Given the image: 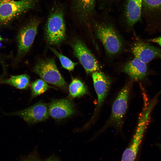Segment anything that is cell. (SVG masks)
<instances>
[{
    "label": "cell",
    "instance_id": "cell-9",
    "mask_svg": "<svg viewBox=\"0 0 161 161\" xmlns=\"http://www.w3.org/2000/svg\"><path fill=\"white\" fill-rule=\"evenodd\" d=\"M143 0H125L120 19L126 28L131 29L142 19Z\"/></svg>",
    "mask_w": 161,
    "mask_h": 161
},
{
    "label": "cell",
    "instance_id": "cell-1",
    "mask_svg": "<svg viewBox=\"0 0 161 161\" xmlns=\"http://www.w3.org/2000/svg\"><path fill=\"white\" fill-rule=\"evenodd\" d=\"M109 13L104 11L97 13L92 21L91 28L96 37L103 44L106 53L113 55L121 51L123 43Z\"/></svg>",
    "mask_w": 161,
    "mask_h": 161
},
{
    "label": "cell",
    "instance_id": "cell-24",
    "mask_svg": "<svg viewBox=\"0 0 161 161\" xmlns=\"http://www.w3.org/2000/svg\"><path fill=\"white\" fill-rule=\"evenodd\" d=\"M44 161H61L57 157L54 155H52L50 156V157H49L46 160Z\"/></svg>",
    "mask_w": 161,
    "mask_h": 161
},
{
    "label": "cell",
    "instance_id": "cell-12",
    "mask_svg": "<svg viewBox=\"0 0 161 161\" xmlns=\"http://www.w3.org/2000/svg\"><path fill=\"white\" fill-rule=\"evenodd\" d=\"M135 58L146 64L156 58H161V49L148 43L138 42L131 49Z\"/></svg>",
    "mask_w": 161,
    "mask_h": 161
},
{
    "label": "cell",
    "instance_id": "cell-22",
    "mask_svg": "<svg viewBox=\"0 0 161 161\" xmlns=\"http://www.w3.org/2000/svg\"><path fill=\"white\" fill-rule=\"evenodd\" d=\"M22 161H41L38 156L35 153L31 154Z\"/></svg>",
    "mask_w": 161,
    "mask_h": 161
},
{
    "label": "cell",
    "instance_id": "cell-4",
    "mask_svg": "<svg viewBox=\"0 0 161 161\" xmlns=\"http://www.w3.org/2000/svg\"><path fill=\"white\" fill-rule=\"evenodd\" d=\"M41 0H0V24H5L34 8Z\"/></svg>",
    "mask_w": 161,
    "mask_h": 161
},
{
    "label": "cell",
    "instance_id": "cell-5",
    "mask_svg": "<svg viewBox=\"0 0 161 161\" xmlns=\"http://www.w3.org/2000/svg\"><path fill=\"white\" fill-rule=\"evenodd\" d=\"M41 22L39 18H33L19 30L16 38V60L21 59L30 50L37 34Z\"/></svg>",
    "mask_w": 161,
    "mask_h": 161
},
{
    "label": "cell",
    "instance_id": "cell-23",
    "mask_svg": "<svg viewBox=\"0 0 161 161\" xmlns=\"http://www.w3.org/2000/svg\"><path fill=\"white\" fill-rule=\"evenodd\" d=\"M148 41L156 43L161 46V36L149 39Z\"/></svg>",
    "mask_w": 161,
    "mask_h": 161
},
{
    "label": "cell",
    "instance_id": "cell-2",
    "mask_svg": "<svg viewBox=\"0 0 161 161\" xmlns=\"http://www.w3.org/2000/svg\"><path fill=\"white\" fill-rule=\"evenodd\" d=\"M64 9L59 3L55 2L51 9L44 28L45 36L49 44L58 45L66 37Z\"/></svg>",
    "mask_w": 161,
    "mask_h": 161
},
{
    "label": "cell",
    "instance_id": "cell-19",
    "mask_svg": "<svg viewBox=\"0 0 161 161\" xmlns=\"http://www.w3.org/2000/svg\"><path fill=\"white\" fill-rule=\"evenodd\" d=\"M49 86L42 79H38L32 83L31 85L32 98L40 95L47 91Z\"/></svg>",
    "mask_w": 161,
    "mask_h": 161
},
{
    "label": "cell",
    "instance_id": "cell-17",
    "mask_svg": "<svg viewBox=\"0 0 161 161\" xmlns=\"http://www.w3.org/2000/svg\"><path fill=\"white\" fill-rule=\"evenodd\" d=\"M0 84H8L20 89H27L30 84V78L27 74L12 76L0 80Z\"/></svg>",
    "mask_w": 161,
    "mask_h": 161
},
{
    "label": "cell",
    "instance_id": "cell-16",
    "mask_svg": "<svg viewBox=\"0 0 161 161\" xmlns=\"http://www.w3.org/2000/svg\"><path fill=\"white\" fill-rule=\"evenodd\" d=\"M143 137L140 132L134 133L131 143L123 154L121 161H134Z\"/></svg>",
    "mask_w": 161,
    "mask_h": 161
},
{
    "label": "cell",
    "instance_id": "cell-10",
    "mask_svg": "<svg viewBox=\"0 0 161 161\" xmlns=\"http://www.w3.org/2000/svg\"><path fill=\"white\" fill-rule=\"evenodd\" d=\"M4 114L7 115L19 116L30 124L44 121L49 116L47 105L41 102L22 110Z\"/></svg>",
    "mask_w": 161,
    "mask_h": 161
},
{
    "label": "cell",
    "instance_id": "cell-11",
    "mask_svg": "<svg viewBox=\"0 0 161 161\" xmlns=\"http://www.w3.org/2000/svg\"><path fill=\"white\" fill-rule=\"evenodd\" d=\"M92 77L94 89L97 97V103L91 118V122L95 120L98 116L108 93L111 84L110 79L104 73L100 71L93 72Z\"/></svg>",
    "mask_w": 161,
    "mask_h": 161
},
{
    "label": "cell",
    "instance_id": "cell-14",
    "mask_svg": "<svg viewBox=\"0 0 161 161\" xmlns=\"http://www.w3.org/2000/svg\"><path fill=\"white\" fill-rule=\"evenodd\" d=\"M146 64L135 58L127 62L123 66L122 71L127 74L133 80H142L147 74Z\"/></svg>",
    "mask_w": 161,
    "mask_h": 161
},
{
    "label": "cell",
    "instance_id": "cell-15",
    "mask_svg": "<svg viewBox=\"0 0 161 161\" xmlns=\"http://www.w3.org/2000/svg\"><path fill=\"white\" fill-rule=\"evenodd\" d=\"M142 17L148 26L153 19L161 18V0H143Z\"/></svg>",
    "mask_w": 161,
    "mask_h": 161
},
{
    "label": "cell",
    "instance_id": "cell-8",
    "mask_svg": "<svg viewBox=\"0 0 161 161\" xmlns=\"http://www.w3.org/2000/svg\"><path fill=\"white\" fill-rule=\"evenodd\" d=\"M71 46L74 55L87 73L99 71L100 69L97 60L82 41L78 39H75L72 41Z\"/></svg>",
    "mask_w": 161,
    "mask_h": 161
},
{
    "label": "cell",
    "instance_id": "cell-7",
    "mask_svg": "<svg viewBox=\"0 0 161 161\" xmlns=\"http://www.w3.org/2000/svg\"><path fill=\"white\" fill-rule=\"evenodd\" d=\"M33 71L46 82L65 89L67 83L57 68L52 58L39 61L33 68Z\"/></svg>",
    "mask_w": 161,
    "mask_h": 161
},
{
    "label": "cell",
    "instance_id": "cell-6",
    "mask_svg": "<svg viewBox=\"0 0 161 161\" xmlns=\"http://www.w3.org/2000/svg\"><path fill=\"white\" fill-rule=\"evenodd\" d=\"M70 10L74 20L90 28L92 20L97 14L96 0H69Z\"/></svg>",
    "mask_w": 161,
    "mask_h": 161
},
{
    "label": "cell",
    "instance_id": "cell-20",
    "mask_svg": "<svg viewBox=\"0 0 161 161\" xmlns=\"http://www.w3.org/2000/svg\"><path fill=\"white\" fill-rule=\"evenodd\" d=\"M51 50L58 58L62 67L69 71L73 70L77 63L71 61L67 57L59 53L55 49L50 47Z\"/></svg>",
    "mask_w": 161,
    "mask_h": 161
},
{
    "label": "cell",
    "instance_id": "cell-21",
    "mask_svg": "<svg viewBox=\"0 0 161 161\" xmlns=\"http://www.w3.org/2000/svg\"><path fill=\"white\" fill-rule=\"evenodd\" d=\"M96 6L98 10L110 12L112 7L121 0H96Z\"/></svg>",
    "mask_w": 161,
    "mask_h": 161
},
{
    "label": "cell",
    "instance_id": "cell-3",
    "mask_svg": "<svg viewBox=\"0 0 161 161\" xmlns=\"http://www.w3.org/2000/svg\"><path fill=\"white\" fill-rule=\"evenodd\" d=\"M131 83H128L118 94L113 103L110 116L100 132L110 127L121 129L128 107Z\"/></svg>",
    "mask_w": 161,
    "mask_h": 161
},
{
    "label": "cell",
    "instance_id": "cell-25",
    "mask_svg": "<svg viewBox=\"0 0 161 161\" xmlns=\"http://www.w3.org/2000/svg\"><path fill=\"white\" fill-rule=\"evenodd\" d=\"M2 38L1 37V36H0V41L2 40Z\"/></svg>",
    "mask_w": 161,
    "mask_h": 161
},
{
    "label": "cell",
    "instance_id": "cell-13",
    "mask_svg": "<svg viewBox=\"0 0 161 161\" xmlns=\"http://www.w3.org/2000/svg\"><path fill=\"white\" fill-rule=\"evenodd\" d=\"M48 109L49 115L56 120L65 118L71 116L73 114L75 110L72 103L65 99L52 101Z\"/></svg>",
    "mask_w": 161,
    "mask_h": 161
},
{
    "label": "cell",
    "instance_id": "cell-18",
    "mask_svg": "<svg viewBox=\"0 0 161 161\" xmlns=\"http://www.w3.org/2000/svg\"><path fill=\"white\" fill-rule=\"evenodd\" d=\"M69 95L72 98L81 96L86 94L87 90L84 83L80 80L74 79L69 86Z\"/></svg>",
    "mask_w": 161,
    "mask_h": 161
}]
</instances>
